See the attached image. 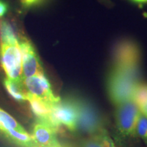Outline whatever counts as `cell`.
<instances>
[{
	"label": "cell",
	"mask_w": 147,
	"mask_h": 147,
	"mask_svg": "<svg viewBox=\"0 0 147 147\" xmlns=\"http://www.w3.org/2000/svg\"><path fill=\"white\" fill-rule=\"evenodd\" d=\"M138 72L110 68L107 77V91L116 106L133 100L134 92L140 83Z\"/></svg>",
	"instance_id": "obj_1"
},
{
	"label": "cell",
	"mask_w": 147,
	"mask_h": 147,
	"mask_svg": "<svg viewBox=\"0 0 147 147\" xmlns=\"http://www.w3.org/2000/svg\"><path fill=\"white\" fill-rule=\"evenodd\" d=\"M140 61L141 52L137 43L131 40H121L114 48L111 68L139 72Z\"/></svg>",
	"instance_id": "obj_2"
},
{
	"label": "cell",
	"mask_w": 147,
	"mask_h": 147,
	"mask_svg": "<svg viewBox=\"0 0 147 147\" xmlns=\"http://www.w3.org/2000/svg\"><path fill=\"white\" fill-rule=\"evenodd\" d=\"M78 109L77 130L96 135L104 131L100 113L93 104L82 98H76Z\"/></svg>",
	"instance_id": "obj_3"
},
{
	"label": "cell",
	"mask_w": 147,
	"mask_h": 147,
	"mask_svg": "<svg viewBox=\"0 0 147 147\" xmlns=\"http://www.w3.org/2000/svg\"><path fill=\"white\" fill-rule=\"evenodd\" d=\"M0 66L6 78L16 81L24 80L19 46L0 44Z\"/></svg>",
	"instance_id": "obj_4"
},
{
	"label": "cell",
	"mask_w": 147,
	"mask_h": 147,
	"mask_svg": "<svg viewBox=\"0 0 147 147\" xmlns=\"http://www.w3.org/2000/svg\"><path fill=\"white\" fill-rule=\"evenodd\" d=\"M23 83L29 94L51 108H53L61 101L60 97L53 93L50 82L45 74L24 78Z\"/></svg>",
	"instance_id": "obj_5"
},
{
	"label": "cell",
	"mask_w": 147,
	"mask_h": 147,
	"mask_svg": "<svg viewBox=\"0 0 147 147\" xmlns=\"http://www.w3.org/2000/svg\"><path fill=\"white\" fill-rule=\"evenodd\" d=\"M116 123L119 131L125 136L136 135V129L141 112L134 100H129L117 106Z\"/></svg>",
	"instance_id": "obj_6"
},
{
	"label": "cell",
	"mask_w": 147,
	"mask_h": 147,
	"mask_svg": "<svg viewBox=\"0 0 147 147\" xmlns=\"http://www.w3.org/2000/svg\"><path fill=\"white\" fill-rule=\"evenodd\" d=\"M18 46L22 55L23 79L45 74L41 60L32 41L22 35L18 40Z\"/></svg>",
	"instance_id": "obj_7"
},
{
	"label": "cell",
	"mask_w": 147,
	"mask_h": 147,
	"mask_svg": "<svg viewBox=\"0 0 147 147\" xmlns=\"http://www.w3.org/2000/svg\"><path fill=\"white\" fill-rule=\"evenodd\" d=\"M53 114L56 120L69 131L77 130L78 109L76 97H67L61 100L53 108Z\"/></svg>",
	"instance_id": "obj_8"
},
{
	"label": "cell",
	"mask_w": 147,
	"mask_h": 147,
	"mask_svg": "<svg viewBox=\"0 0 147 147\" xmlns=\"http://www.w3.org/2000/svg\"><path fill=\"white\" fill-rule=\"evenodd\" d=\"M56 134L55 129L47 121L37 119L33 125L31 136L38 147H62Z\"/></svg>",
	"instance_id": "obj_9"
},
{
	"label": "cell",
	"mask_w": 147,
	"mask_h": 147,
	"mask_svg": "<svg viewBox=\"0 0 147 147\" xmlns=\"http://www.w3.org/2000/svg\"><path fill=\"white\" fill-rule=\"evenodd\" d=\"M21 36L12 21L8 19L0 21V43L18 45V40Z\"/></svg>",
	"instance_id": "obj_10"
},
{
	"label": "cell",
	"mask_w": 147,
	"mask_h": 147,
	"mask_svg": "<svg viewBox=\"0 0 147 147\" xmlns=\"http://www.w3.org/2000/svg\"><path fill=\"white\" fill-rule=\"evenodd\" d=\"M5 90L12 98L18 102L27 101V92L24 85L23 80L16 81L5 78L3 82Z\"/></svg>",
	"instance_id": "obj_11"
},
{
	"label": "cell",
	"mask_w": 147,
	"mask_h": 147,
	"mask_svg": "<svg viewBox=\"0 0 147 147\" xmlns=\"http://www.w3.org/2000/svg\"><path fill=\"white\" fill-rule=\"evenodd\" d=\"M11 130H15L21 133H27L23 127L14 117L0 108V136Z\"/></svg>",
	"instance_id": "obj_12"
},
{
	"label": "cell",
	"mask_w": 147,
	"mask_h": 147,
	"mask_svg": "<svg viewBox=\"0 0 147 147\" xmlns=\"http://www.w3.org/2000/svg\"><path fill=\"white\" fill-rule=\"evenodd\" d=\"M136 134L147 144V117L142 113L138 121Z\"/></svg>",
	"instance_id": "obj_13"
},
{
	"label": "cell",
	"mask_w": 147,
	"mask_h": 147,
	"mask_svg": "<svg viewBox=\"0 0 147 147\" xmlns=\"http://www.w3.org/2000/svg\"><path fill=\"white\" fill-rule=\"evenodd\" d=\"M23 8L31 9L43 4L46 0H19Z\"/></svg>",
	"instance_id": "obj_14"
},
{
	"label": "cell",
	"mask_w": 147,
	"mask_h": 147,
	"mask_svg": "<svg viewBox=\"0 0 147 147\" xmlns=\"http://www.w3.org/2000/svg\"><path fill=\"white\" fill-rule=\"evenodd\" d=\"M82 147H104L102 143L95 136L82 142Z\"/></svg>",
	"instance_id": "obj_15"
},
{
	"label": "cell",
	"mask_w": 147,
	"mask_h": 147,
	"mask_svg": "<svg viewBox=\"0 0 147 147\" xmlns=\"http://www.w3.org/2000/svg\"><path fill=\"white\" fill-rule=\"evenodd\" d=\"M9 10V4L5 0H0V18L4 16Z\"/></svg>",
	"instance_id": "obj_16"
},
{
	"label": "cell",
	"mask_w": 147,
	"mask_h": 147,
	"mask_svg": "<svg viewBox=\"0 0 147 147\" xmlns=\"http://www.w3.org/2000/svg\"><path fill=\"white\" fill-rule=\"evenodd\" d=\"M140 110L141 113L142 114V115H144L145 117H147V103L145 105H144L142 107L139 108Z\"/></svg>",
	"instance_id": "obj_17"
},
{
	"label": "cell",
	"mask_w": 147,
	"mask_h": 147,
	"mask_svg": "<svg viewBox=\"0 0 147 147\" xmlns=\"http://www.w3.org/2000/svg\"><path fill=\"white\" fill-rule=\"evenodd\" d=\"M134 2L139 3V4H144V3H147V0H131Z\"/></svg>",
	"instance_id": "obj_18"
},
{
	"label": "cell",
	"mask_w": 147,
	"mask_h": 147,
	"mask_svg": "<svg viewBox=\"0 0 147 147\" xmlns=\"http://www.w3.org/2000/svg\"><path fill=\"white\" fill-rule=\"evenodd\" d=\"M99 1H100V2L104 3V4H105V5H109L110 4V2L108 1V0H99Z\"/></svg>",
	"instance_id": "obj_19"
}]
</instances>
